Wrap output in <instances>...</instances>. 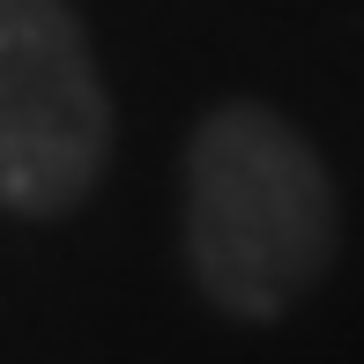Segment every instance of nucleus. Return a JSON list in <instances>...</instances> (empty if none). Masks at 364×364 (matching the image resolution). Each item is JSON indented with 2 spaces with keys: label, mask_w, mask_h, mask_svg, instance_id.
I'll return each mask as SVG.
<instances>
[{
  "label": "nucleus",
  "mask_w": 364,
  "mask_h": 364,
  "mask_svg": "<svg viewBox=\"0 0 364 364\" xmlns=\"http://www.w3.org/2000/svg\"><path fill=\"white\" fill-rule=\"evenodd\" d=\"M112 105L68 0H0V208L60 216L97 186Z\"/></svg>",
  "instance_id": "obj_2"
},
{
  "label": "nucleus",
  "mask_w": 364,
  "mask_h": 364,
  "mask_svg": "<svg viewBox=\"0 0 364 364\" xmlns=\"http://www.w3.org/2000/svg\"><path fill=\"white\" fill-rule=\"evenodd\" d=\"M193 283L238 320H275L335 260V186L312 141L268 105H216L186 156Z\"/></svg>",
  "instance_id": "obj_1"
}]
</instances>
